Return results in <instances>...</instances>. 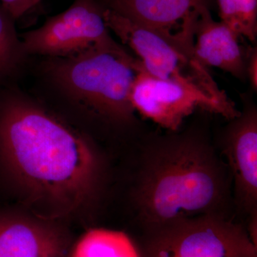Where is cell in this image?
<instances>
[{
  "mask_svg": "<svg viewBox=\"0 0 257 257\" xmlns=\"http://www.w3.org/2000/svg\"><path fill=\"white\" fill-rule=\"evenodd\" d=\"M99 160L94 140L20 83H0V183L25 194L41 219L87 207L99 185Z\"/></svg>",
  "mask_w": 257,
  "mask_h": 257,
  "instance_id": "6da1fadb",
  "label": "cell"
},
{
  "mask_svg": "<svg viewBox=\"0 0 257 257\" xmlns=\"http://www.w3.org/2000/svg\"><path fill=\"white\" fill-rule=\"evenodd\" d=\"M140 66L130 52L104 50L69 58L32 57L29 91L94 140L99 128L123 130L135 122L131 92Z\"/></svg>",
  "mask_w": 257,
  "mask_h": 257,
  "instance_id": "7a4b0ae2",
  "label": "cell"
},
{
  "mask_svg": "<svg viewBox=\"0 0 257 257\" xmlns=\"http://www.w3.org/2000/svg\"><path fill=\"white\" fill-rule=\"evenodd\" d=\"M229 170L197 131L158 137L147 147L136 200L149 231L187 218L226 214Z\"/></svg>",
  "mask_w": 257,
  "mask_h": 257,
  "instance_id": "3957f363",
  "label": "cell"
},
{
  "mask_svg": "<svg viewBox=\"0 0 257 257\" xmlns=\"http://www.w3.org/2000/svg\"><path fill=\"white\" fill-rule=\"evenodd\" d=\"M199 13L187 18L175 31L147 28L105 8L103 16L111 33L133 51L145 72L204 93L225 106L236 108L196 56L194 28Z\"/></svg>",
  "mask_w": 257,
  "mask_h": 257,
  "instance_id": "277c9868",
  "label": "cell"
},
{
  "mask_svg": "<svg viewBox=\"0 0 257 257\" xmlns=\"http://www.w3.org/2000/svg\"><path fill=\"white\" fill-rule=\"evenodd\" d=\"M149 232L141 257H257L247 230L226 214L180 219Z\"/></svg>",
  "mask_w": 257,
  "mask_h": 257,
  "instance_id": "5b68a950",
  "label": "cell"
},
{
  "mask_svg": "<svg viewBox=\"0 0 257 257\" xmlns=\"http://www.w3.org/2000/svg\"><path fill=\"white\" fill-rule=\"evenodd\" d=\"M98 0H74L60 14L47 18L40 28L20 34L30 57L69 58L94 50L128 52L111 36Z\"/></svg>",
  "mask_w": 257,
  "mask_h": 257,
  "instance_id": "8992f818",
  "label": "cell"
},
{
  "mask_svg": "<svg viewBox=\"0 0 257 257\" xmlns=\"http://www.w3.org/2000/svg\"><path fill=\"white\" fill-rule=\"evenodd\" d=\"M131 100L136 112L171 133L178 132L184 120L197 110L228 120L240 112L192 88L154 77L141 65L134 80Z\"/></svg>",
  "mask_w": 257,
  "mask_h": 257,
  "instance_id": "52a82bcc",
  "label": "cell"
},
{
  "mask_svg": "<svg viewBox=\"0 0 257 257\" xmlns=\"http://www.w3.org/2000/svg\"><path fill=\"white\" fill-rule=\"evenodd\" d=\"M222 150L238 206L250 216H256L257 110L251 101H246L239 114L229 120L223 134Z\"/></svg>",
  "mask_w": 257,
  "mask_h": 257,
  "instance_id": "ba28073f",
  "label": "cell"
},
{
  "mask_svg": "<svg viewBox=\"0 0 257 257\" xmlns=\"http://www.w3.org/2000/svg\"><path fill=\"white\" fill-rule=\"evenodd\" d=\"M239 37L223 22L214 20L207 5L200 8L194 28V51L207 68L215 67L246 80V50Z\"/></svg>",
  "mask_w": 257,
  "mask_h": 257,
  "instance_id": "9c48e42d",
  "label": "cell"
},
{
  "mask_svg": "<svg viewBox=\"0 0 257 257\" xmlns=\"http://www.w3.org/2000/svg\"><path fill=\"white\" fill-rule=\"evenodd\" d=\"M53 221L0 209V257H42L69 237Z\"/></svg>",
  "mask_w": 257,
  "mask_h": 257,
  "instance_id": "30bf717a",
  "label": "cell"
},
{
  "mask_svg": "<svg viewBox=\"0 0 257 257\" xmlns=\"http://www.w3.org/2000/svg\"><path fill=\"white\" fill-rule=\"evenodd\" d=\"M104 8L157 30L175 31L207 5L206 0H98Z\"/></svg>",
  "mask_w": 257,
  "mask_h": 257,
  "instance_id": "8fae6325",
  "label": "cell"
},
{
  "mask_svg": "<svg viewBox=\"0 0 257 257\" xmlns=\"http://www.w3.org/2000/svg\"><path fill=\"white\" fill-rule=\"evenodd\" d=\"M15 23L0 4V83L20 82L27 75L31 60L24 49Z\"/></svg>",
  "mask_w": 257,
  "mask_h": 257,
  "instance_id": "7c38bea8",
  "label": "cell"
},
{
  "mask_svg": "<svg viewBox=\"0 0 257 257\" xmlns=\"http://www.w3.org/2000/svg\"><path fill=\"white\" fill-rule=\"evenodd\" d=\"M71 257H141V253L124 232L94 229L83 235Z\"/></svg>",
  "mask_w": 257,
  "mask_h": 257,
  "instance_id": "4fadbf2b",
  "label": "cell"
},
{
  "mask_svg": "<svg viewBox=\"0 0 257 257\" xmlns=\"http://www.w3.org/2000/svg\"><path fill=\"white\" fill-rule=\"evenodd\" d=\"M221 22L240 37L254 42L257 36V0H217Z\"/></svg>",
  "mask_w": 257,
  "mask_h": 257,
  "instance_id": "5bb4252c",
  "label": "cell"
},
{
  "mask_svg": "<svg viewBox=\"0 0 257 257\" xmlns=\"http://www.w3.org/2000/svg\"><path fill=\"white\" fill-rule=\"evenodd\" d=\"M41 1L42 0H0V4L17 21Z\"/></svg>",
  "mask_w": 257,
  "mask_h": 257,
  "instance_id": "9a60e30c",
  "label": "cell"
},
{
  "mask_svg": "<svg viewBox=\"0 0 257 257\" xmlns=\"http://www.w3.org/2000/svg\"><path fill=\"white\" fill-rule=\"evenodd\" d=\"M246 75L253 91H257V50L251 47L246 50Z\"/></svg>",
  "mask_w": 257,
  "mask_h": 257,
  "instance_id": "2e32d148",
  "label": "cell"
},
{
  "mask_svg": "<svg viewBox=\"0 0 257 257\" xmlns=\"http://www.w3.org/2000/svg\"><path fill=\"white\" fill-rule=\"evenodd\" d=\"M69 243H64L63 244L60 245V246L54 248V249L51 250L50 251H49L45 256L42 257H66Z\"/></svg>",
  "mask_w": 257,
  "mask_h": 257,
  "instance_id": "e0dca14e",
  "label": "cell"
}]
</instances>
